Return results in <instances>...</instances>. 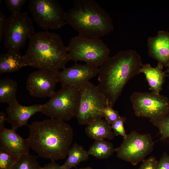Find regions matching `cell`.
Segmentation results:
<instances>
[{
	"label": "cell",
	"instance_id": "5",
	"mask_svg": "<svg viewBox=\"0 0 169 169\" xmlns=\"http://www.w3.org/2000/svg\"><path fill=\"white\" fill-rule=\"evenodd\" d=\"M67 47L71 60L98 68L110 57V49L100 38L78 35L71 38Z\"/></svg>",
	"mask_w": 169,
	"mask_h": 169
},
{
	"label": "cell",
	"instance_id": "35",
	"mask_svg": "<svg viewBox=\"0 0 169 169\" xmlns=\"http://www.w3.org/2000/svg\"><path fill=\"white\" fill-rule=\"evenodd\" d=\"M166 66L167 67L168 72V73L169 76V62L168 63Z\"/></svg>",
	"mask_w": 169,
	"mask_h": 169
},
{
	"label": "cell",
	"instance_id": "21",
	"mask_svg": "<svg viewBox=\"0 0 169 169\" xmlns=\"http://www.w3.org/2000/svg\"><path fill=\"white\" fill-rule=\"evenodd\" d=\"M18 84L13 79L5 78L0 80V103L9 104L17 101Z\"/></svg>",
	"mask_w": 169,
	"mask_h": 169
},
{
	"label": "cell",
	"instance_id": "3",
	"mask_svg": "<svg viewBox=\"0 0 169 169\" xmlns=\"http://www.w3.org/2000/svg\"><path fill=\"white\" fill-rule=\"evenodd\" d=\"M27 50L22 56L26 66L55 75L65 68L71 60L67 46L60 36L48 31L34 33L31 36Z\"/></svg>",
	"mask_w": 169,
	"mask_h": 169
},
{
	"label": "cell",
	"instance_id": "4",
	"mask_svg": "<svg viewBox=\"0 0 169 169\" xmlns=\"http://www.w3.org/2000/svg\"><path fill=\"white\" fill-rule=\"evenodd\" d=\"M73 4L66 12V21L79 35L100 38L114 29L110 15L95 0H74Z\"/></svg>",
	"mask_w": 169,
	"mask_h": 169
},
{
	"label": "cell",
	"instance_id": "31",
	"mask_svg": "<svg viewBox=\"0 0 169 169\" xmlns=\"http://www.w3.org/2000/svg\"><path fill=\"white\" fill-rule=\"evenodd\" d=\"M7 18L0 11V41L4 38Z\"/></svg>",
	"mask_w": 169,
	"mask_h": 169
},
{
	"label": "cell",
	"instance_id": "7",
	"mask_svg": "<svg viewBox=\"0 0 169 169\" xmlns=\"http://www.w3.org/2000/svg\"><path fill=\"white\" fill-rule=\"evenodd\" d=\"M80 90V100L76 116L79 123L87 125L104 117L103 110L108 103L97 86L89 81Z\"/></svg>",
	"mask_w": 169,
	"mask_h": 169
},
{
	"label": "cell",
	"instance_id": "32",
	"mask_svg": "<svg viewBox=\"0 0 169 169\" xmlns=\"http://www.w3.org/2000/svg\"><path fill=\"white\" fill-rule=\"evenodd\" d=\"M42 169H63L62 166L57 164L55 161L51 162L42 167Z\"/></svg>",
	"mask_w": 169,
	"mask_h": 169
},
{
	"label": "cell",
	"instance_id": "8",
	"mask_svg": "<svg viewBox=\"0 0 169 169\" xmlns=\"http://www.w3.org/2000/svg\"><path fill=\"white\" fill-rule=\"evenodd\" d=\"M28 8L33 20L43 29H59L67 24L66 12L57 0H31Z\"/></svg>",
	"mask_w": 169,
	"mask_h": 169
},
{
	"label": "cell",
	"instance_id": "25",
	"mask_svg": "<svg viewBox=\"0 0 169 169\" xmlns=\"http://www.w3.org/2000/svg\"><path fill=\"white\" fill-rule=\"evenodd\" d=\"M150 121L158 129L161 139L169 137V115L168 114L161 118L151 120Z\"/></svg>",
	"mask_w": 169,
	"mask_h": 169
},
{
	"label": "cell",
	"instance_id": "11",
	"mask_svg": "<svg viewBox=\"0 0 169 169\" xmlns=\"http://www.w3.org/2000/svg\"><path fill=\"white\" fill-rule=\"evenodd\" d=\"M153 145L150 134H140L134 131L123 139L115 151L118 158L135 166L151 152Z\"/></svg>",
	"mask_w": 169,
	"mask_h": 169
},
{
	"label": "cell",
	"instance_id": "10",
	"mask_svg": "<svg viewBox=\"0 0 169 169\" xmlns=\"http://www.w3.org/2000/svg\"><path fill=\"white\" fill-rule=\"evenodd\" d=\"M130 100L135 115L151 120L161 118L169 112L167 98L152 92H134Z\"/></svg>",
	"mask_w": 169,
	"mask_h": 169
},
{
	"label": "cell",
	"instance_id": "22",
	"mask_svg": "<svg viewBox=\"0 0 169 169\" xmlns=\"http://www.w3.org/2000/svg\"><path fill=\"white\" fill-rule=\"evenodd\" d=\"M115 151L113 144L104 140H95L88 151L89 155L99 159L108 158Z\"/></svg>",
	"mask_w": 169,
	"mask_h": 169
},
{
	"label": "cell",
	"instance_id": "13",
	"mask_svg": "<svg viewBox=\"0 0 169 169\" xmlns=\"http://www.w3.org/2000/svg\"><path fill=\"white\" fill-rule=\"evenodd\" d=\"M58 82L55 75L41 70L34 71L28 76L26 88L31 96L50 98L54 93Z\"/></svg>",
	"mask_w": 169,
	"mask_h": 169
},
{
	"label": "cell",
	"instance_id": "2",
	"mask_svg": "<svg viewBox=\"0 0 169 169\" xmlns=\"http://www.w3.org/2000/svg\"><path fill=\"white\" fill-rule=\"evenodd\" d=\"M143 63L134 50H121L109 58L99 68L100 91L113 107L128 82L140 73Z\"/></svg>",
	"mask_w": 169,
	"mask_h": 169
},
{
	"label": "cell",
	"instance_id": "16",
	"mask_svg": "<svg viewBox=\"0 0 169 169\" xmlns=\"http://www.w3.org/2000/svg\"><path fill=\"white\" fill-rule=\"evenodd\" d=\"M147 47L150 55L163 65L169 62V33L159 31L157 35L149 37Z\"/></svg>",
	"mask_w": 169,
	"mask_h": 169
},
{
	"label": "cell",
	"instance_id": "6",
	"mask_svg": "<svg viewBox=\"0 0 169 169\" xmlns=\"http://www.w3.org/2000/svg\"><path fill=\"white\" fill-rule=\"evenodd\" d=\"M80 97V88L62 87L42 104L40 112L52 118L69 120L76 117Z\"/></svg>",
	"mask_w": 169,
	"mask_h": 169
},
{
	"label": "cell",
	"instance_id": "26",
	"mask_svg": "<svg viewBox=\"0 0 169 169\" xmlns=\"http://www.w3.org/2000/svg\"><path fill=\"white\" fill-rule=\"evenodd\" d=\"M26 0H5L7 7L12 15L18 14L21 12L22 7L27 2Z\"/></svg>",
	"mask_w": 169,
	"mask_h": 169
},
{
	"label": "cell",
	"instance_id": "18",
	"mask_svg": "<svg viewBox=\"0 0 169 169\" xmlns=\"http://www.w3.org/2000/svg\"><path fill=\"white\" fill-rule=\"evenodd\" d=\"M110 125L105 119L97 120L87 125L85 133L89 137L95 140L106 139L111 140L115 135Z\"/></svg>",
	"mask_w": 169,
	"mask_h": 169
},
{
	"label": "cell",
	"instance_id": "12",
	"mask_svg": "<svg viewBox=\"0 0 169 169\" xmlns=\"http://www.w3.org/2000/svg\"><path fill=\"white\" fill-rule=\"evenodd\" d=\"M99 68L86 64L75 63L55 75L62 87L80 88L91 79L98 75Z\"/></svg>",
	"mask_w": 169,
	"mask_h": 169
},
{
	"label": "cell",
	"instance_id": "23",
	"mask_svg": "<svg viewBox=\"0 0 169 169\" xmlns=\"http://www.w3.org/2000/svg\"><path fill=\"white\" fill-rule=\"evenodd\" d=\"M37 157L29 154L23 155L17 159L13 169H42Z\"/></svg>",
	"mask_w": 169,
	"mask_h": 169
},
{
	"label": "cell",
	"instance_id": "9",
	"mask_svg": "<svg viewBox=\"0 0 169 169\" xmlns=\"http://www.w3.org/2000/svg\"><path fill=\"white\" fill-rule=\"evenodd\" d=\"M34 33L33 22L27 12L11 14L7 19L4 45L8 50L19 52Z\"/></svg>",
	"mask_w": 169,
	"mask_h": 169
},
{
	"label": "cell",
	"instance_id": "19",
	"mask_svg": "<svg viewBox=\"0 0 169 169\" xmlns=\"http://www.w3.org/2000/svg\"><path fill=\"white\" fill-rule=\"evenodd\" d=\"M21 53L8 50L0 55V74L17 72L27 66L23 62Z\"/></svg>",
	"mask_w": 169,
	"mask_h": 169
},
{
	"label": "cell",
	"instance_id": "29",
	"mask_svg": "<svg viewBox=\"0 0 169 169\" xmlns=\"http://www.w3.org/2000/svg\"><path fill=\"white\" fill-rule=\"evenodd\" d=\"M158 163L155 157L151 156L143 160L138 169H157Z\"/></svg>",
	"mask_w": 169,
	"mask_h": 169
},
{
	"label": "cell",
	"instance_id": "24",
	"mask_svg": "<svg viewBox=\"0 0 169 169\" xmlns=\"http://www.w3.org/2000/svg\"><path fill=\"white\" fill-rule=\"evenodd\" d=\"M18 159L8 151L0 148V169H13Z\"/></svg>",
	"mask_w": 169,
	"mask_h": 169
},
{
	"label": "cell",
	"instance_id": "1",
	"mask_svg": "<svg viewBox=\"0 0 169 169\" xmlns=\"http://www.w3.org/2000/svg\"><path fill=\"white\" fill-rule=\"evenodd\" d=\"M27 140L38 156L55 161L68 156L73 140L72 127L65 121L51 118L28 125Z\"/></svg>",
	"mask_w": 169,
	"mask_h": 169
},
{
	"label": "cell",
	"instance_id": "20",
	"mask_svg": "<svg viewBox=\"0 0 169 169\" xmlns=\"http://www.w3.org/2000/svg\"><path fill=\"white\" fill-rule=\"evenodd\" d=\"M89 156L88 151L75 142L71 147L68 158L62 166L63 169H70L76 167L80 162L87 160Z\"/></svg>",
	"mask_w": 169,
	"mask_h": 169
},
{
	"label": "cell",
	"instance_id": "14",
	"mask_svg": "<svg viewBox=\"0 0 169 169\" xmlns=\"http://www.w3.org/2000/svg\"><path fill=\"white\" fill-rule=\"evenodd\" d=\"M42 104L26 106L18 101L9 104L6 110L8 114L6 121L12 125V129L17 131L19 128L28 125L30 118L36 113L40 112Z\"/></svg>",
	"mask_w": 169,
	"mask_h": 169
},
{
	"label": "cell",
	"instance_id": "30",
	"mask_svg": "<svg viewBox=\"0 0 169 169\" xmlns=\"http://www.w3.org/2000/svg\"><path fill=\"white\" fill-rule=\"evenodd\" d=\"M157 169H169V155L164 153L158 161Z\"/></svg>",
	"mask_w": 169,
	"mask_h": 169
},
{
	"label": "cell",
	"instance_id": "34",
	"mask_svg": "<svg viewBox=\"0 0 169 169\" xmlns=\"http://www.w3.org/2000/svg\"><path fill=\"white\" fill-rule=\"evenodd\" d=\"M76 169H93L92 167H89V166H87L86 167H81L79 168H77Z\"/></svg>",
	"mask_w": 169,
	"mask_h": 169
},
{
	"label": "cell",
	"instance_id": "15",
	"mask_svg": "<svg viewBox=\"0 0 169 169\" xmlns=\"http://www.w3.org/2000/svg\"><path fill=\"white\" fill-rule=\"evenodd\" d=\"M12 129L0 130V148L8 151L18 158L29 154L30 148L27 139H24Z\"/></svg>",
	"mask_w": 169,
	"mask_h": 169
},
{
	"label": "cell",
	"instance_id": "28",
	"mask_svg": "<svg viewBox=\"0 0 169 169\" xmlns=\"http://www.w3.org/2000/svg\"><path fill=\"white\" fill-rule=\"evenodd\" d=\"M126 120L124 117L120 116L117 120L111 125L115 136H121L123 139L126 137V134L124 127V123Z\"/></svg>",
	"mask_w": 169,
	"mask_h": 169
},
{
	"label": "cell",
	"instance_id": "17",
	"mask_svg": "<svg viewBox=\"0 0 169 169\" xmlns=\"http://www.w3.org/2000/svg\"><path fill=\"white\" fill-rule=\"evenodd\" d=\"M163 66L159 62L155 67L148 64H143L140 69V73L144 74L151 92L160 94L162 89L165 77Z\"/></svg>",
	"mask_w": 169,
	"mask_h": 169
},
{
	"label": "cell",
	"instance_id": "27",
	"mask_svg": "<svg viewBox=\"0 0 169 169\" xmlns=\"http://www.w3.org/2000/svg\"><path fill=\"white\" fill-rule=\"evenodd\" d=\"M103 115L105 120L111 125L121 116L118 111L114 110L109 104L104 108Z\"/></svg>",
	"mask_w": 169,
	"mask_h": 169
},
{
	"label": "cell",
	"instance_id": "33",
	"mask_svg": "<svg viewBox=\"0 0 169 169\" xmlns=\"http://www.w3.org/2000/svg\"><path fill=\"white\" fill-rule=\"evenodd\" d=\"M7 117L4 113L2 111L0 112V130L5 127L4 123L6 121Z\"/></svg>",
	"mask_w": 169,
	"mask_h": 169
}]
</instances>
